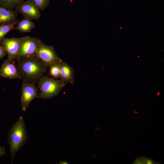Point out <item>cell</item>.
Here are the masks:
<instances>
[{
    "label": "cell",
    "mask_w": 164,
    "mask_h": 164,
    "mask_svg": "<svg viewBox=\"0 0 164 164\" xmlns=\"http://www.w3.org/2000/svg\"><path fill=\"white\" fill-rule=\"evenodd\" d=\"M16 67L21 79L36 84L46 72L47 67L34 55L17 58Z\"/></svg>",
    "instance_id": "1"
},
{
    "label": "cell",
    "mask_w": 164,
    "mask_h": 164,
    "mask_svg": "<svg viewBox=\"0 0 164 164\" xmlns=\"http://www.w3.org/2000/svg\"><path fill=\"white\" fill-rule=\"evenodd\" d=\"M28 138L23 118L20 116L8 132V139L11 156V164L16 153L24 146Z\"/></svg>",
    "instance_id": "2"
},
{
    "label": "cell",
    "mask_w": 164,
    "mask_h": 164,
    "mask_svg": "<svg viewBox=\"0 0 164 164\" xmlns=\"http://www.w3.org/2000/svg\"><path fill=\"white\" fill-rule=\"evenodd\" d=\"M37 84L40 92L37 97L43 99L51 98L56 96L66 84L60 80L44 76L38 80Z\"/></svg>",
    "instance_id": "3"
},
{
    "label": "cell",
    "mask_w": 164,
    "mask_h": 164,
    "mask_svg": "<svg viewBox=\"0 0 164 164\" xmlns=\"http://www.w3.org/2000/svg\"><path fill=\"white\" fill-rule=\"evenodd\" d=\"M34 55L40 59L47 67L59 63L62 60L56 54L53 46L46 45L41 40Z\"/></svg>",
    "instance_id": "4"
},
{
    "label": "cell",
    "mask_w": 164,
    "mask_h": 164,
    "mask_svg": "<svg viewBox=\"0 0 164 164\" xmlns=\"http://www.w3.org/2000/svg\"><path fill=\"white\" fill-rule=\"evenodd\" d=\"M40 10L33 0L24 1L15 8V11L22 14L24 19L30 20L39 19L41 16Z\"/></svg>",
    "instance_id": "5"
},
{
    "label": "cell",
    "mask_w": 164,
    "mask_h": 164,
    "mask_svg": "<svg viewBox=\"0 0 164 164\" xmlns=\"http://www.w3.org/2000/svg\"><path fill=\"white\" fill-rule=\"evenodd\" d=\"M22 95L21 97L22 110L25 111L31 101L37 97L38 89L36 84L22 80Z\"/></svg>",
    "instance_id": "6"
},
{
    "label": "cell",
    "mask_w": 164,
    "mask_h": 164,
    "mask_svg": "<svg viewBox=\"0 0 164 164\" xmlns=\"http://www.w3.org/2000/svg\"><path fill=\"white\" fill-rule=\"evenodd\" d=\"M23 38V37L11 38L4 37L2 39L1 44L6 51L8 60L14 61L17 59Z\"/></svg>",
    "instance_id": "7"
},
{
    "label": "cell",
    "mask_w": 164,
    "mask_h": 164,
    "mask_svg": "<svg viewBox=\"0 0 164 164\" xmlns=\"http://www.w3.org/2000/svg\"><path fill=\"white\" fill-rule=\"evenodd\" d=\"M40 41L37 38L28 36L23 37L17 58L34 55L37 51Z\"/></svg>",
    "instance_id": "8"
},
{
    "label": "cell",
    "mask_w": 164,
    "mask_h": 164,
    "mask_svg": "<svg viewBox=\"0 0 164 164\" xmlns=\"http://www.w3.org/2000/svg\"><path fill=\"white\" fill-rule=\"evenodd\" d=\"M0 75L2 77L9 79H21L14 61L8 59L5 60L2 64Z\"/></svg>",
    "instance_id": "9"
},
{
    "label": "cell",
    "mask_w": 164,
    "mask_h": 164,
    "mask_svg": "<svg viewBox=\"0 0 164 164\" xmlns=\"http://www.w3.org/2000/svg\"><path fill=\"white\" fill-rule=\"evenodd\" d=\"M59 66L60 80L66 83L68 82L73 84L74 72L73 68L62 60L59 63Z\"/></svg>",
    "instance_id": "10"
},
{
    "label": "cell",
    "mask_w": 164,
    "mask_h": 164,
    "mask_svg": "<svg viewBox=\"0 0 164 164\" xmlns=\"http://www.w3.org/2000/svg\"><path fill=\"white\" fill-rule=\"evenodd\" d=\"M17 12L0 6V26L11 24L17 21Z\"/></svg>",
    "instance_id": "11"
},
{
    "label": "cell",
    "mask_w": 164,
    "mask_h": 164,
    "mask_svg": "<svg viewBox=\"0 0 164 164\" xmlns=\"http://www.w3.org/2000/svg\"><path fill=\"white\" fill-rule=\"evenodd\" d=\"M35 27V23L31 20L24 19L18 22L17 26L14 27V29L21 32H30Z\"/></svg>",
    "instance_id": "12"
},
{
    "label": "cell",
    "mask_w": 164,
    "mask_h": 164,
    "mask_svg": "<svg viewBox=\"0 0 164 164\" xmlns=\"http://www.w3.org/2000/svg\"><path fill=\"white\" fill-rule=\"evenodd\" d=\"M24 0H0V6L9 9H13Z\"/></svg>",
    "instance_id": "13"
},
{
    "label": "cell",
    "mask_w": 164,
    "mask_h": 164,
    "mask_svg": "<svg viewBox=\"0 0 164 164\" xmlns=\"http://www.w3.org/2000/svg\"><path fill=\"white\" fill-rule=\"evenodd\" d=\"M18 22V20L11 24L0 26V44L5 36L10 30L14 29L15 25Z\"/></svg>",
    "instance_id": "14"
},
{
    "label": "cell",
    "mask_w": 164,
    "mask_h": 164,
    "mask_svg": "<svg viewBox=\"0 0 164 164\" xmlns=\"http://www.w3.org/2000/svg\"><path fill=\"white\" fill-rule=\"evenodd\" d=\"M59 63L53 64L50 67V74L56 78H58L60 76Z\"/></svg>",
    "instance_id": "15"
},
{
    "label": "cell",
    "mask_w": 164,
    "mask_h": 164,
    "mask_svg": "<svg viewBox=\"0 0 164 164\" xmlns=\"http://www.w3.org/2000/svg\"><path fill=\"white\" fill-rule=\"evenodd\" d=\"M39 9L43 11L48 6L49 0H33Z\"/></svg>",
    "instance_id": "16"
},
{
    "label": "cell",
    "mask_w": 164,
    "mask_h": 164,
    "mask_svg": "<svg viewBox=\"0 0 164 164\" xmlns=\"http://www.w3.org/2000/svg\"><path fill=\"white\" fill-rule=\"evenodd\" d=\"M145 157L142 156L136 159L132 164H145Z\"/></svg>",
    "instance_id": "17"
},
{
    "label": "cell",
    "mask_w": 164,
    "mask_h": 164,
    "mask_svg": "<svg viewBox=\"0 0 164 164\" xmlns=\"http://www.w3.org/2000/svg\"><path fill=\"white\" fill-rule=\"evenodd\" d=\"M145 164H160L159 162H155L154 160L151 158H148L145 157Z\"/></svg>",
    "instance_id": "18"
},
{
    "label": "cell",
    "mask_w": 164,
    "mask_h": 164,
    "mask_svg": "<svg viewBox=\"0 0 164 164\" xmlns=\"http://www.w3.org/2000/svg\"><path fill=\"white\" fill-rule=\"evenodd\" d=\"M6 53L4 48L2 45H0V59L4 57Z\"/></svg>",
    "instance_id": "19"
},
{
    "label": "cell",
    "mask_w": 164,
    "mask_h": 164,
    "mask_svg": "<svg viewBox=\"0 0 164 164\" xmlns=\"http://www.w3.org/2000/svg\"><path fill=\"white\" fill-rule=\"evenodd\" d=\"M5 153V147L0 146V157L4 155Z\"/></svg>",
    "instance_id": "20"
}]
</instances>
